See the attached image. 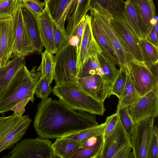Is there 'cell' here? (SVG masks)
<instances>
[{
  "instance_id": "obj_43",
  "label": "cell",
  "mask_w": 158,
  "mask_h": 158,
  "mask_svg": "<svg viewBox=\"0 0 158 158\" xmlns=\"http://www.w3.org/2000/svg\"><path fill=\"white\" fill-rule=\"evenodd\" d=\"M113 158H134L131 144L121 148L115 154Z\"/></svg>"
},
{
  "instance_id": "obj_19",
  "label": "cell",
  "mask_w": 158,
  "mask_h": 158,
  "mask_svg": "<svg viewBox=\"0 0 158 158\" xmlns=\"http://www.w3.org/2000/svg\"><path fill=\"white\" fill-rule=\"evenodd\" d=\"M124 2L123 0H89V4L90 10L123 22L128 26L125 14Z\"/></svg>"
},
{
  "instance_id": "obj_17",
  "label": "cell",
  "mask_w": 158,
  "mask_h": 158,
  "mask_svg": "<svg viewBox=\"0 0 158 158\" xmlns=\"http://www.w3.org/2000/svg\"><path fill=\"white\" fill-rule=\"evenodd\" d=\"M90 16L92 35L101 53L112 65L120 67L116 53L105 32L98 21L92 15Z\"/></svg>"
},
{
  "instance_id": "obj_4",
  "label": "cell",
  "mask_w": 158,
  "mask_h": 158,
  "mask_svg": "<svg viewBox=\"0 0 158 158\" xmlns=\"http://www.w3.org/2000/svg\"><path fill=\"white\" fill-rule=\"evenodd\" d=\"M53 93L71 108L94 114L102 115L105 109L104 104L78 89L55 85Z\"/></svg>"
},
{
  "instance_id": "obj_31",
  "label": "cell",
  "mask_w": 158,
  "mask_h": 158,
  "mask_svg": "<svg viewBox=\"0 0 158 158\" xmlns=\"http://www.w3.org/2000/svg\"><path fill=\"white\" fill-rule=\"evenodd\" d=\"M118 120L131 140L135 124L129 112L128 106L122 107L118 103L116 110Z\"/></svg>"
},
{
  "instance_id": "obj_39",
  "label": "cell",
  "mask_w": 158,
  "mask_h": 158,
  "mask_svg": "<svg viewBox=\"0 0 158 158\" xmlns=\"http://www.w3.org/2000/svg\"><path fill=\"white\" fill-rule=\"evenodd\" d=\"M158 129L154 126L148 148L147 158H158Z\"/></svg>"
},
{
  "instance_id": "obj_46",
  "label": "cell",
  "mask_w": 158,
  "mask_h": 158,
  "mask_svg": "<svg viewBox=\"0 0 158 158\" xmlns=\"http://www.w3.org/2000/svg\"><path fill=\"white\" fill-rule=\"evenodd\" d=\"M158 61L146 65L154 76L156 80L158 82Z\"/></svg>"
},
{
  "instance_id": "obj_7",
  "label": "cell",
  "mask_w": 158,
  "mask_h": 158,
  "mask_svg": "<svg viewBox=\"0 0 158 158\" xmlns=\"http://www.w3.org/2000/svg\"><path fill=\"white\" fill-rule=\"evenodd\" d=\"M126 66L139 97L144 96L158 86V82L144 63L131 58L128 60Z\"/></svg>"
},
{
  "instance_id": "obj_47",
  "label": "cell",
  "mask_w": 158,
  "mask_h": 158,
  "mask_svg": "<svg viewBox=\"0 0 158 158\" xmlns=\"http://www.w3.org/2000/svg\"><path fill=\"white\" fill-rule=\"evenodd\" d=\"M99 136H93L89 138L81 145L80 148L90 147L94 145L97 142Z\"/></svg>"
},
{
  "instance_id": "obj_37",
  "label": "cell",
  "mask_w": 158,
  "mask_h": 158,
  "mask_svg": "<svg viewBox=\"0 0 158 158\" xmlns=\"http://www.w3.org/2000/svg\"><path fill=\"white\" fill-rule=\"evenodd\" d=\"M50 85L45 77L41 76L35 90V94L36 96L42 100L48 98L52 92V89Z\"/></svg>"
},
{
  "instance_id": "obj_29",
  "label": "cell",
  "mask_w": 158,
  "mask_h": 158,
  "mask_svg": "<svg viewBox=\"0 0 158 158\" xmlns=\"http://www.w3.org/2000/svg\"><path fill=\"white\" fill-rule=\"evenodd\" d=\"M144 63L146 65L158 61V48L147 39H139Z\"/></svg>"
},
{
  "instance_id": "obj_20",
  "label": "cell",
  "mask_w": 158,
  "mask_h": 158,
  "mask_svg": "<svg viewBox=\"0 0 158 158\" xmlns=\"http://www.w3.org/2000/svg\"><path fill=\"white\" fill-rule=\"evenodd\" d=\"M86 23L81 41L80 50L77 58V71L85 59L89 56L96 55L101 51L93 36L90 16L85 15Z\"/></svg>"
},
{
  "instance_id": "obj_6",
  "label": "cell",
  "mask_w": 158,
  "mask_h": 158,
  "mask_svg": "<svg viewBox=\"0 0 158 158\" xmlns=\"http://www.w3.org/2000/svg\"><path fill=\"white\" fill-rule=\"evenodd\" d=\"M52 142L47 138H27L18 142L4 158H55Z\"/></svg>"
},
{
  "instance_id": "obj_11",
  "label": "cell",
  "mask_w": 158,
  "mask_h": 158,
  "mask_svg": "<svg viewBox=\"0 0 158 158\" xmlns=\"http://www.w3.org/2000/svg\"><path fill=\"white\" fill-rule=\"evenodd\" d=\"M111 86L104 76L96 74L77 78V85L72 87L81 90L104 103L105 100L111 95Z\"/></svg>"
},
{
  "instance_id": "obj_49",
  "label": "cell",
  "mask_w": 158,
  "mask_h": 158,
  "mask_svg": "<svg viewBox=\"0 0 158 158\" xmlns=\"http://www.w3.org/2000/svg\"></svg>"
},
{
  "instance_id": "obj_44",
  "label": "cell",
  "mask_w": 158,
  "mask_h": 158,
  "mask_svg": "<svg viewBox=\"0 0 158 158\" xmlns=\"http://www.w3.org/2000/svg\"><path fill=\"white\" fill-rule=\"evenodd\" d=\"M30 101L29 98L24 99L16 104L11 109L14 114L18 116H22L25 111V107L28 102Z\"/></svg>"
},
{
  "instance_id": "obj_14",
  "label": "cell",
  "mask_w": 158,
  "mask_h": 158,
  "mask_svg": "<svg viewBox=\"0 0 158 158\" xmlns=\"http://www.w3.org/2000/svg\"><path fill=\"white\" fill-rule=\"evenodd\" d=\"M90 10V15L98 21L112 45L118 56L120 67L126 65L128 60L132 58L126 51L114 29L110 23L109 17L94 10Z\"/></svg>"
},
{
  "instance_id": "obj_3",
  "label": "cell",
  "mask_w": 158,
  "mask_h": 158,
  "mask_svg": "<svg viewBox=\"0 0 158 158\" xmlns=\"http://www.w3.org/2000/svg\"><path fill=\"white\" fill-rule=\"evenodd\" d=\"M56 54L54 74L56 85L69 87L77 86L76 46L68 42Z\"/></svg>"
},
{
  "instance_id": "obj_12",
  "label": "cell",
  "mask_w": 158,
  "mask_h": 158,
  "mask_svg": "<svg viewBox=\"0 0 158 158\" xmlns=\"http://www.w3.org/2000/svg\"><path fill=\"white\" fill-rule=\"evenodd\" d=\"M109 18L128 54L134 60L144 63L139 38L124 22Z\"/></svg>"
},
{
  "instance_id": "obj_42",
  "label": "cell",
  "mask_w": 158,
  "mask_h": 158,
  "mask_svg": "<svg viewBox=\"0 0 158 158\" xmlns=\"http://www.w3.org/2000/svg\"><path fill=\"white\" fill-rule=\"evenodd\" d=\"M86 23L85 15L81 19L73 35H76L78 40L76 46L77 52V58L79 55L80 46Z\"/></svg>"
},
{
  "instance_id": "obj_5",
  "label": "cell",
  "mask_w": 158,
  "mask_h": 158,
  "mask_svg": "<svg viewBox=\"0 0 158 158\" xmlns=\"http://www.w3.org/2000/svg\"><path fill=\"white\" fill-rule=\"evenodd\" d=\"M31 121L28 115L0 117V152L12 148L23 137Z\"/></svg>"
},
{
  "instance_id": "obj_34",
  "label": "cell",
  "mask_w": 158,
  "mask_h": 158,
  "mask_svg": "<svg viewBox=\"0 0 158 158\" xmlns=\"http://www.w3.org/2000/svg\"><path fill=\"white\" fill-rule=\"evenodd\" d=\"M97 57L100 66L104 73L106 79L112 85L118 75L119 69L112 65L101 52L97 54Z\"/></svg>"
},
{
  "instance_id": "obj_48",
  "label": "cell",
  "mask_w": 158,
  "mask_h": 158,
  "mask_svg": "<svg viewBox=\"0 0 158 158\" xmlns=\"http://www.w3.org/2000/svg\"><path fill=\"white\" fill-rule=\"evenodd\" d=\"M47 1V0H44V2H45Z\"/></svg>"
},
{
  "instance_id": "obj_8",
  "label": "cell",
  "mask_w": 158,
  "mask_h": 158,
  "mask_svg": "<svg viewBox=\"0 0 158 158\" xmlns=\"http://www.w3.org/2000/svg\"><path fill=\"white\" fill-rule=\"evenodd\" d=\"M129 114L135 124L158 115V86L144 96L139 97L128 106Z\"/></svg>"
},
{
  "instance_id": "obj_9",
  "label": "cell",
  "mask_w": 158,
  "mask_h": 158,
  "mask_svg": "<svg viewBox=\"0 0 158 158\" xmlns=\"http://www.w3.org/2000/svg\"><path fill=\"white\" fill-rule=\"evenodd\" d=\"M155 118H149L135 124L130 140L134 158H147Z\"/></svg>"
},
{
  "instance_id": "obj_22",
  "label": "cell",
  "mask_w": 158,
  "mask_h": 158,
  "mask_svg": "<svg viewBox=\"0 0 158 158\" xmlns=\"http://www.w3.org/2000/svg\"><path fill=\"white\" fill-rule=\"evenodd\" d=\"M22 12L24 24L33 42L35 52L42 53L44 46L38 17L22 4Z\"/></svg>"
},
{
  "instance_id": "obj_28",
  "label": "cell",
  "mask_w": 158,
  "mask_h": 158,
  "mask_svg": "<svg viewBox=\"0 0 158 158\" xmlns=\"http://www.w3.org/2000/svg\"><path fill=\"white\" fill-rule=\"evenodd\" d=\"M105 123L62 137L73 139L83 144L89 138L103 135Z\"/></svg>"
},
{
  "instance_id": "obj_35",
  "label": "cell",
  "mask_w": 158,
  "mask_h": 158,
  "mask_svg": "<svg viewBox=\"0 0 158 158\" xmlns=\"http://www.w3.org/2000/svg\"><path fill=\"white\" fill-rule=\"evenodd\" d=\"M128 72L126 65L120 67L118 75L111 86V94L116 95L119 99L124 89Z\"/></svg>"
},
{
  "instance_id": "obj_33",
  "label": "cell",
  "mask_w": 158,
  "mask_h": 158,
  "mask_svg": "<svg viewBox=\"0 0 158 158\" xmlns=\"http://www.w3.org/2000/svg\"><path fill=\"white\" fill-rule=\"evenodd\" d=\"M103 135L99 136L96 143L88 147L80 148L73 158H98L103 143Z\"/></svg>"
},
{
  "instance_id": "obj_40",
  "label": "cell",
  "mask_w": 158,
  "mask_h": 158,
  "mask_svg": "<svg viewBox=\"0 0 158 158\" xmlns=\"http://www.w3.org/2000/svg\"><path fill=\"white\" fill-rule=\"evenodd\" d=\"M21 3L37 17L43 12V7L46 5L44 2H42L39 0H21Z\"/></svg>"
},
{
  "instance_id": "obj_25",
  "label": "cell",
  "mask_w": 158,
  "mask_h": 158,
  "mask_svg": "<svg viewBox=\"0 0 158 158\" xmlns=\"http://www.w3.org/2000/svg\"><path fill=\"white\" fill-rule=\"evenodd\" d=\"M89 2V0H78L74 12L68 21V23L65 33L68 42L73 35L81 19L86 15L87 12L90 10Z\"/></svg>"
},
{
  "instance_id": "obj_36",
  "label": "cell",
  "mask_w": 158,
  "mask_h": 158,
  "mask_svg": "<svg viewBox=\"0 0 158 158\" xmlns=\"http://www.w3.org/2000/svg\"><path fill=\"white\" fill-rule=\"evenodd\" d=\"M21 0H0V19L10 18Z\"/></svg>"
},
{
  "instance_id": "obj_45",
  "label": "cell",
  "mask_w": 158,
  "mask_h": 158,
  "mask_svg": "<svg viewBox=\"0 0 158 158\" xmlns=\"http://www.w3.org/2000/svg\"><path fill=\"white\" fill-rule=\"evenodd\" d=\"M155 25L152 26L151 30L147 36L146 39L158 48V34L155 30Z\"/></svg>"
},
{
  "instance_id": "obj_10",
  "label": "cell",
  "mask_w": 158,
  "mask_h": 158,
  "mask_svg": "<svg viewBox=\"0 0 158 158\" xmlns=\"http://www.w3.org/2000/svg\"><path fill=\"white\" fill-rule=\"evenodd\" d=\"M11 19L16 36L15 44L11 57L16 55L25 57L35 52L33 42L24 23L21 2Z\"/></svg>"
},
{
  "instance_id": "obj_1",
  "label": "cell",
  "mask_w": 158,
  "mask_h": 158,
  "mask_svg": "<svg viewBox=\"0 0 158 158\" xmlns=\"http://www.w3.org/2000/svg\"><path fill=\"white\" fill-rule=\"evenodd\" d=\"M99 125L95 114L73 109L50 98L37 105L34 122L35 131L43 138L54 139Z\"/></svg>"
},
{
  "instance_id": "obj_18",
  "label": "cell",
  "mask_w": 158,
  "mask_h": 158,
  "mask_svg": "<svg viewBox=\"0 0 158 158\" xmlns=\"http://www.w3.org/2000/svg\"><path fill=\"white\" fill-rule=\"evenodd\" d=\"M135 10L139 25L143 38L147 36L152 26L151 20L156 15V10L153 0H129Z\"/></svg>"
},
{
  "instance_id": "obj_38",
  "label": "cell",
  "mask_w": 158,
  "mask_h": 158,
  "mask_svg": "<svg viewBox=\"0 0 158 158\" xmlns=\"http://www.w3.org/2000/svg\"><path fill=\"white\" fill-rule=\"evenodd\" d=\"M52 21L54 41L57 51H58L67 43L68 41L65 32L59 28L52 19Z\"/></svg>"
},
{
  "instance_id": "obj_2",
  "label": "cell",
  "mask_w": 158,
  "mask_h": 158,
  "mask_svg": "<svg viewBox=\"0 0 158 158\" xmlns=\"http://www.w3.org/2000/svg\"><path fill=\"white\" fill-rule=\"evenodd\" d=\"M34 66L29 70L24 64L17 71L0 101V114L9 110L20 101L27 98L34 103V94L41 76Z\"/></svg>"
},
{
  "instance_id": "obj_26",
  "label": "cell",
  "mask_w": 158,
  "mask_h": 158,
  "mask_svg": "<svg viewBox=\"0 0 158 158\" xmlns=\"http://www.w3.org/2000/svg\"><path fill=\"white\" fill-rule=\"evenodd\" d=\"M96 74H101L105 77L104 73L100 66L97 55H92L85 59L78 69L77 78H84Z\"/></svg>"
},
{
  "instance_id": "obj_21",
  "label": "cell",
  "mask_w": 158,
  "mask_h": 158,
  "mask_svg": "<svg viewBox=\"0 0 158 158\" xmlns=\"http://www.w3.org/2000/svg\"><path fill=\"white\" fill-rule=\"evenodd\" d=\"M38 18L44 46L52 54H56L57 51L54 39L52 19L46 5Z\"/></svg>"
},
{
  "instance_id": "obj_24",
  "label": "cell",
  "mask_w": 158,
  "mask_h": 158,
  "mask_svg": "<svg viewBox=\"0 0 158 158\" xmlns=\"http://www.w3.org/2000/svg\"><path fill=\"white\" fill-rule=\"evenodd\" d=\"M81 145L76 140L61 137L56 138L52 146L56 158H73Z\"/></svg>"
},
{
  "instance_id": "obj_30",
  "label": "cell",
  "mask_w": 158,
  "mask_h": 158,
  "mask_svg": "<svg viewBox=\"0 0 158 158\" xmlns=\"http://www.w3.org/2000/svg\"><path fill=\"white\" fill-rule=\"evenodd\" d=\"M124 4L125 14L128 24V27L139 39L143 38L139 28L136 13L134 6L129 0H127L124 2Z\"/></svg>"
},
{
  "instance_id": "obj_23",
  "label": "cell",
  "mask_w": 158,
  "mask_h": 158,
  "mask_svg": "<svg viewBox=\"0 0 158 158\" xmlns=\"http://www.w3.org/2000/svg\"><path fill=\"white\" fill-rule=\"evenodd\" d=\"M3 67L0 68V101L13 78L25 64V57L16 55L12 57Z\"/></svg>"
},
{
  "instance_id": "obj_15",
  "label": "cell",
  "mask_w": 158,
  "mask_h": 158,
  "mask_svg": "<svg viewBox=\"0 0 158 158\" xmlns=\"http://www.w3.org/2000/svg\"><path fill=\"white\" fill-rule=\"evenodd\" d=\"M78 0H47L44 2L52 20L65 32V20H69L74 12Z\"/></svg>"
},
{
  "instance_id": "obj_32",
  "label": "cell",
  "mask_w": 158,
  "mask_h": 158,
  "mask_svg": "<svg viewBox=\"0 0 158 158\" xmlns=\"http://www.w3.org/2000/svg\"><path fill=\"white\" fill-rule=\"evenodd\" d=\"M139 97L128 72L126 84L118 103L122 107L128 106Z\"/></svg>"
},
{
  "instance_id": "obj_41",
  "label": "cell",
  "mask_w": 158,
  "mask_h": 158,
  "mask_svg": "<svg viewBox=\"0 0 158 158\" xmlns=\"http://www.w3.org/2000/svg\"><path fill=\"white\" fill-rule=\"evenodd\" d=\"M118 122V117L116 113L106 118L105 122V125L103 135L104 140L110 134Z\"/></svg>"
},
{
  "instance_id": "obj_16",
  "label": "cell",
  "mask_w": 158,
  "mask_h": 158,
  "mask_svg": "<svg viewBox=\"0 0 158 158\" xmlns=\"http://www.w3.org/2000/svg\"><path fill=\"white\" fill-rule=\"evenodd\" d=\"M130 144V140L118 120L114 129L104 140L98 158H113L119 149Z\"/></svg>"
},
{
  "instance_id": "obj_13",
  "label": "cell",
  "mask_w": 158,
  "mask_h": 158,
  "mask_svg": "<svg viewBox=\"0 0 158 158\" xmlns=\"http://www.w3.org/2000/svg\"><path fill=\"white\" fill-rule=\"evenodd\" d=\"M16 42L11 18L0 19V68L11 57Z\"/></svg>"
},
{
  "instance_id": "obj_27",
  "label": "cell",
  "mask_w": 158,
  "mask_h": 158,
  "mask_svg": "<svg viewBox=\"0 0 158 158\" xmlns=\"http://www.w3.org/2000/svg\"><path fill=\"white\" fill-rule=\"evenodd\" d=\"M53 54L45 49L42 53V60L37 71H39L41 76L45 77L50 84L54 79L55 59Z\"/></svg>"
}]
</instances>
